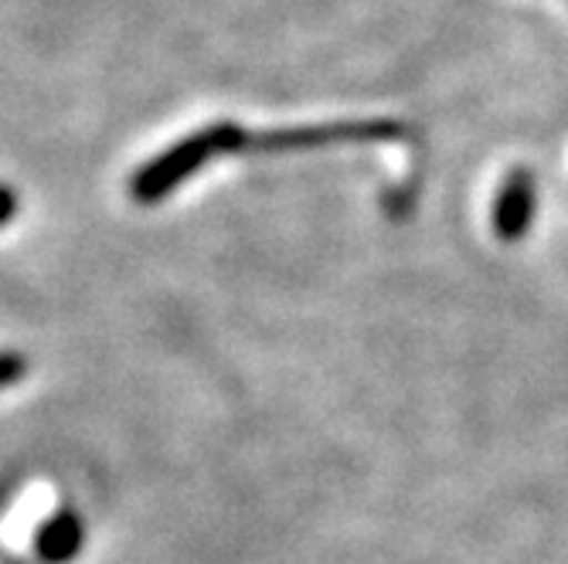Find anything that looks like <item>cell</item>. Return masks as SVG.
Instances as JSON below:
<instances>
[{
    "mask_svg": "<svg viewBox=\"0 0 568 564\" xmlns=\"http://www.w3.org/2000/svg\"><path fill=\"white\" fill-rule=\"evenodd\" d=\"M248 130L235 126V123H212L201 126L191 136L171 143L164 153L150 157L133 177H130V197L136 204H158L168 194H174L184 181H191L201 167L215 164L219 157H229V153H242L248 150Z\"/></svg>",
    "mask_w": 568,
    "mask_h": 564,
    "instance_id": "cell-1",
    "label": "cell"
},
{
    "mask_svg": "<svg viewBox=\"0 0 568 564\" xmlns=\"http://www.w3.org/2000/svg\"><path fill=\"white\" fill-rule=\"evenodd\" d=\"M412 126L398 120H354V123H324V126H293L252 133V153H293V150H321L334 143H378V140H405Z\"/></svg>",
    "mask_w": 568,
    "mask_h": 564,
    "instance_id": "cell-2",
    "label": "cell"
},
{
    "mask_svg": "<svg viewBox=\"0 0 568 564\" xmlns=\"http://www.w3.org/2000/svg\"><path fill=\"white\" fill-rule=\"evenodd\" d=\"M535 204H538L535 177L525 167L510 171L497 191V201H494V232L504 242H518L531 228Z\"/></svg>",
    "mask_w": 568,
    "mask_h": 564,
    "instance_id": "cell-3",
    "label": "cell"
},
{
    "mask_svg": "<svg viewBox=\"0 0 568 564\" xmlns=\"http://www.w3.org/2000/svg\"><path fill=\"white\" fill-rule=\"evenodd\" d=\"M82 544V524L75 514L62 510L38 531V554L48 561H69Z\"/></svg>",
    "mask_w": 568,
    "mask_h": 564,
    "instance_id": "cell-4",
    "label": "cell"
},
{
    "mask_svg": "<svg viewBox=\"0 0 568 564\" xmlns=\"http://www.w3.org/2000/svg\"><path fill=\"white\" fill-rule=\"evenodd\" d=\"M28 371V361L18 353H0V388H11L24 378Z\"/></svg>",
    "mask_w": 568,
    "mask_h": 564,
    "instance_id": "cell-5",
    "label": "cell"
},
{
    "mask_svg": "<svg viewBox=\"0 0 568 564\" xmlns=\"http://www.w3.org/2000/svg\"><path fill=\"white\" fill-rule=\"evenodd\" d=\"M14 212H18V194L8 184H0V225H8Z\"/></svg>",
    "mask_w": 568,
    "mask_h": 564,
    "instance_id": "cell-6",
    "label": "cell"
}]
</instances>
